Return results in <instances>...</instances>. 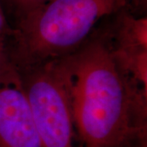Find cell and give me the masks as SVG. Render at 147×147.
Here are the masks:
<instances>
[{
	"label": "cell",
	"mask_w": 147,
	"mask_h": 147,
	"mask_svg": "<svg viewBox=\"0 0 147 147\" xmlns=\"http://www.w3.org/2000/svg\"><path fill=\"white\" fill-rule=\"evenodd\" d=\"M58 61L83 147L146 143L147 93L118 66L100 23L78 51Z\"/></svg>",
	"instance_id": "obj_1"
},
{
	"label": "cell",
	"mask_w": 147,
	"mask_h": 147,
	"mask_svg": "<svg viewBox=\"0 0 147 147\" xmlns=\"http://www.w3.org/2000/svg\"><path fill=\"white\" fill-rule=\"evenodd\" d=\"M130 7V0H51L13 27L11 63L23 69L78 51L100 21Z\"/></svg>",
	"instance_id": "obj_2"
},
{
	"label": "cell",
	"mask_w": 147,
	"mask_h": 147,
	"mask_svg": "<svg viewBox=\"0 0 147 147\" xmlns=\"http://www.w3.org/2000/svg\"><path fill=\"white\" fill-rule=\"evenodd\" d=\"M17 70L42 147H83L75 130L68 88L59 61Z\"/></svg>",
	"instance_id": "obj_3"
},
{
	"label": "cell",
	"mask_w": 147,
	"mask_h": 147,
	"mask_svg": "<svg viewBox=\"0 0 147 147\" xmlns=\"http://www.w3.org/2000/svg\"><path fill=\"white\" fill-rule=\"evenodd\" d=\"M0 147H42L17 69L0 76Z\"/></svg>",
	"instance_id": "obj_4"
},
{
	"label": "cell",
	"mask_w": 147,
	"mask_h": 147,
	"mask_svg": "<svg viewBox=\"0 0 147 147\" xmlns=\"http://www.w3.org/2000/svg\"><path fill=\"white\" fill-rule=\"evenodd\" d=\"M51 0H1L11 27L31 15Z\"/></svg>",
	"instance_id": "obj_5"
},
{
	"label": "cell",
	"mask_w": 147,
	"mask_h": 147,
	"mask_svg": "<svg viewBox=\"0 0 147 147\" xmlns=\"http://www.w3.org/2000/svg\"><path fill=\"white\" fill-rule=\"evenodd\" d=\"M11 64L8 48V38H0V76Z\"/></svg>",
	"instance_id": "obj_6"
},
{
	"label": "cell",
	"mask_w": 147,
	"mask_h": 147,
	"mask_svg": "<svg viewBox=\"0 0 147 147\" xmlns=\"http://www.w3.org/2000/svg\"><path fill=\"white\" fill-rule=\"evenodd\" d=\"M131 2L132 5H134L135 7H142L143 8L144 7H146V0H130V5H131Z\"/></svg>",
	"instance_id": "obj_7"
},
{
	"label": "cell",
	"mask_w": 147,
	"mask_h": 147,
	"mask_svg": "<svg viewBox=\"0 0 147 147\" xmlns=\"http://www.w3.org/2000/svg\"><path fill=\"white\" fill-rule=\"evenodd\" d=\"M0 3H1V0H0Z\"/></svg>",
	"instance_id": "obj_8"
}]
</instances>
